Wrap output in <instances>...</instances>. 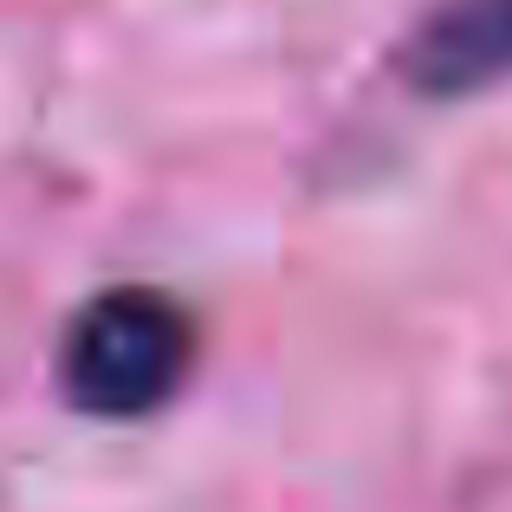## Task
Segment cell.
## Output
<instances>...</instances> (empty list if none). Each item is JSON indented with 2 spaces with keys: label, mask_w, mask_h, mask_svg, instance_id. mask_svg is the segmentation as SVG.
<instances>
[{
  "label": "cell",
  "mask_w": 512,
  "mask_h": 512,
  "mask_svg": "<svg viewBox=\"0 0 512 512\" xmlns=\"http://www.w3.org/2000/svg\"><path fill=\"white\" fill-rule=\"evenodd\" d=\"M195 312L163 286H104L59 338V389L91 422H143L169 409L195 370Z\"/></svg>",
  "instance_id": "cell-1"
},
{
  "label": "cell",
  "mask_w": 512,
  "mask_h": 512,
  "mask_svg": "<svg viewBox=\"0 0 512 512\" xmlns=\"http://www.w3.org/2000/svg\"><path fill=\"white\" fill-rule=\"evenodd\" d=\"M415 98H474L512 78V0H435L396 46Z\"/></svg>",
  "instance_id": "cell-2"
}]
</instances>
